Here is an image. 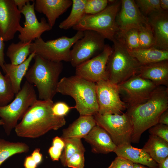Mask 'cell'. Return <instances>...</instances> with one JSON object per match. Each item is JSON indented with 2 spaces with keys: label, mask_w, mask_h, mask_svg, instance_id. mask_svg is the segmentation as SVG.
Masks as SVG:
<instances>
[{
  "label": "cell",
  "mask_w": 168,
  "mask_h": 168,
  "mask_svg": "<svg viewBox=\"0 0 168 168\" xmlns=\"http://www.w3.org/2000/svg\"><path fill=\"white\" fill-rule=\"evenodd\" d=\"M142 149L157 164L168 157V142L157 136L150 135Z\"/></svg>",
  "instance_id": "24"
},
{
  "label": "cell",
  "mask_w": 168,
  "mask_h": 168,
  "mask_svg": "<svg viewBox=\"0 0 168 168\" xmlns=\"http://www.w3.org/2000/svg\"><path fill=\"white\" fill-rule=\"evenodd\" d=\"M128 51L141 65L168 60V50L152 47Z\"/></svg>",
  "instance_id": "25"
},
{
  "label": "cell",
  "mask_w": 168,
  "mask_h": 168,
  "mask_svg": "<svg viewBox=\"0 0 168 168\" xmlns=\"http://www.w3.org/2000/svg\"><path fill=\"white\" fill-rule=\"evenodd\" d=\"M157 86H168V60L142 65L137 74Z\"/></svg>",
  "instance_id": "20"
},
{
  "label": "cell",
  "mask_w": 168,
  "mask_h": 168,
  "mask_svg": "<svg viewBox=\"0 0 168 168\" xmlns=\"http://www.w3.org/2000/svg\"><path fill=\"white\" fill-rule=\"evenodd\" d=\"M34 59V64L25 76L26 81L36 87L40 100H52L57 93L62 63L49 61L37 54Z\"/></svg>",
  "instance_id": "3"
},
{
  "label": "cell",
  "mask_w": 168,
  "mask_h": 168,
  "mask_svg": "<svg viewBox=\"0 0 168 168\" xmlns=\"http://www.w3.org/2000/svg\"><path fill=\"white\" fill-rule=\"evenodd\" d=\"M83 35V31L79 30L72 37L63 36L46 41L41 37L31 42L30 53L35 52L36 54L53 62H70L71 48Z\"/></svg>",
  "instance_id": "8"
},
{
  "label": "cell",
  "mask_w": 168,
  "mask_h": 168,
  "mask_svg": "<svg viewBox=\"0 0 168 168\" xmlns=\"http://www.w3.org/2000/svg\"><path fill=\"white\" fill-rule=\"evenodd\" d=\"M150 135L160 137L168 142V125L158 123L149 129Z\"/></svg>",
  "instance_id": "36"
},
{
  "label": "cell",
  "mask_w": 168,
  "mask_h": 168,
  "mask_svg": "<svg viewBox=\"0 0 168 168\" xmlns=\"http://www.w3.org/2000/svg\"><path fill=\"white\" fill-rule=\"evenodd\" d=\"M134 168H152L139 164L134 163Z\"/></svg>",
  "instance_id": "48"
},
{
  "label": "cell",
  "mask_w": 168,
  "mask_h": 168,
  "mask_svg": "<svg viewBox=\"0 0 168 168\" xmlns=\"http://www.w3.org/2000/svg\"><path fill=\"white\" fill-rule=\"evenodd\" d=\"M113 48L105 44L99 54L76 68L75 75L95 82L108 80L107 65Z\"/></svg>",
  "instance_id": "13"
},
{
  "label": "cell",
  "mask_w": 168,
  "mask_h": 168,
  "mask_svg": "<svg viewBox=\"0 0 168 168\" xmlns=\"http://www.w3.org/2000/svg\"><path fill=\"white\" fill-rule=\"evenodd\" d=\"M96 83L98 113L102 115L123 113L127 106L121 99L118 85L108 80H101Z\"/></svg>",
  "instance_id": "12"
},
{
  "label": "cell",
  "mask_w": 168,
  "mask_h": 168,
  "mask_svg": "<svg viewBox=\"0 0 168 168\" xmlns=\"http://www.w3.org/2000/svg\"><path fill=\"white\" fill-rule=\"evenodd\" d=\"M29 150V147L25 143L10 142L0 138V166L12 156L17 154L26 153Z\"/></svg>",
  "instance_id": "28"
},
{
  "label": "cell",
  "mask_w": 168,
  "mask_h": 168,
  "mask_svg": "<svg viewBox=\"0 0 168 168\" xmlns=\"http://www.w3.org/2000/svg\"><path fill=\"white\" fill-rule=\"evenodd\" d=\"M93 116L96 124L106 131L117 147L131 144L133 125L126 112L104 115L97 113Z\"/></svg>",
  "instance_id": "9"
},
{
  "label": "cell",
  "mask_w": 168,
  "mask_h": 168,
  "mask_svg": "<svg viewBox=\"0 0 168 168\" xmlns=\"http://www.w3.org/2000/svg\"><path fill=\"white\" fill-rule=\"evenodd\" d=\"M62 138L64 146L60 159L62 165L64 167H66L67 161L71 156L78 152H85L86 149L81 139Z\"/></svg>",
  "instance_id": "29"
},
{
  "label": "cell",
  "mask_w": 168,
  "mask_h": 168,
  "mask_svg": "<svg viewBox=\"0 0 168 168\" xmlns=\"http://www.w3.org/2000/svg\"><path fill=\"white\" fill-rule=\"evenodd\" d=\"M14 92L11 81L6 75L3 76L0 71V106H4L14 99Z\"/></svg>",
  "instance_id": "30"
},
{
  "label": "cell",
  "mask_w": 168,
  "mask_h": 168,
  "mask_svg": "<svg viewBox=\"0 0 168 168\" xmlns=\"http://www.w3.org/2000/svg\"><path fill=\"white\" fill-rule=\"evenodd\" d=\"M3 122H2V120L0 119V125H3Z\"/></svg>",
  "instance_id": "49"
},
{
  "label": "cell",
  "mask_w": 168,
  "mask_h": 168,
  "mask_svg": "<svg viewBox=\"0 0 168 168\" xmlns=\"http://www.w3.org/2000/svg\"><path fill=\"white\" fill-rule=\"evenodd\" d=\"M30 1L20 11L24 16L25 22L24 27H22L19 31L18 38L20 41L24 42H32L40 38L44 32L52 28L45 18H41L40 22L38 21L35 12V1L32 4Z\"/></svg>",
  "instance_id": "15"
},
{
  "label": "cell",
  "mask_w": 168,
  "mask_h": 168,
  "mask_svg": "<svg viewBox=\"0 0 168 168\" xmlns=\"http://www.w3.org/2000/svg\"><path fill=\"white\" fill-rule=\"evenodd\" d=\"M83 34V37L75 42L71 50L69 62L74 67L99 54L105 44V39L96 32L86 30Z\"/></svg>",
  "instance_id": "10"
},
{
  "label": "cell",
  "mask_w": 168,
  "mask_h": 168,
  "mask_svg": "<svg viewBox=\"0 0 168 168\" xmlns=\"http://www.w3.org/2000/svg\"><path fill=\"white\" fill-rule=\"evenodd\" d=\"M135 2L142 13L147 17L151 14L163 11L160 5V0H137Z\"/></svg>",
  "instance_id": "33"
},
{
  "label": "cell",
  "mask_w": 168,
  "mask_h": 168,
  "mask_svg": "<svg viewBox=\"0 0 168 168\" xmlns=\"http://www.w3.org/2000/svg\"><path fill=\"white\" fill-rule=\"evenodd\" d=\"M157 168H168V157L161 162L158 163Z\"/></svg>",
  "instance_id": "47"
},
{
  "label": "cell",
  "mask_w": 168,
  "mask_h": 168,
  "mask_svg": "<svg viewBox=\"0 0 168 168\" xmlns=\"http://www.w3.org/2000/svg\"><path fill=\"white\" fill-rule=\"evenodd\" d=\"M63 151L58 147L52 146L49 148L48 153L52 161H58L60 159Z\"/></svg>",
  "instance_id": "39"
},
{
  "label": "cell",
  "mask_w": 168,
  "mask_h": 168,
  "mask_svg": "<svg viewBox=\"0 0 168 168\" xmlns=\"http://www.w3.org/2000/svg\"><path fill=\"white\" fill-rule=\"evenodd\" d=\"M52 144V146L63 150L64 143L61 137H60L57 136L54 138L53 139Z\"/></svg>",
  "instance_id": "43"
},
{
  "label": "cell",
  "mask_w": 168,
  "mask_h": 168,
  "mask_svg": "<svg viewBox=\"0 0 168 168\" xmlns=\"http://www.w3.org/2000/svg\"><path fill=\"white\" fill-rule=\"evenodd\" d=\"M115 22L118 29L116 35H121L132 29H139L148 23L147 17L141 12L134 0H122Z\"/></svg>",
  "instance_id": "14"
},
{
  "label": "cell",
  "mask_w": 168,
  "mask_h": 168,
  "mask_svg": "<svg viewBox=\"0 0 168 168\" xmlns=\"http://www.w3.org/2000/svg\"><path fill=\"white\" fill-rule=\"evenodd\" d=\"M21 14L14 0H0V35L4 41L13 39L22 27Z\"/></svg>",
  "instance_id": "16"
},
{
  "label": "cell",
  "mask_w": 168,
  "mask_h": 168,
  "mask_svg": "<svg viewBox=\"0 0 168 168\" xmlns=\"http://www.w3.org/2000/svg\"><path fill=\"white\" fill-rule=\"evenodd\" d=\"M154 38L153 47L168 51V14L162 11L147 16Z\"/></svg>",
  "instance_id": "17"
},
{
  "label": "cell",
  "mask_w": 168,
  "mask_h": 168,
  "mask_svg": "<svg viewBox=\"0 0 168 168\" xmlns=\"http://www.w3.org/2000/svg\"><path fill=\"white\" fill-rule=\"evenodd\" d=\"M31 42L20 41L16 43H12L9 46L6 54L11 64L18 65L27 59L31 54L30 49Z\"/></svg>",
  "instance_id": "26"
},
{
  "label": "cell",
  "mask_w": 168,
  "mask_h": 168,
  "mask_svg": "<svg viewBox=\"0 0 168 168\" xmlns=\"http://www.w3.org/2000/svg\"><path fill=\"white\" fill-rule=\"evenodd\" d=\"M108 2L109 5L103 10L95 14H86L72 28L77 31H94L112 41L119 31L115 18L120 8L121 1Z\"/></svg>",
  "instance_id": "6"
},
{
  "label": "cell",
  "mask_w": 168,
  "mask_h": 168,
  "mask_svg": "<svg viewBox=\"0 0 168 168\" xmlns=\"http://www.w3.org/2000/svg\"><path fill=\"white\" fill-rule=\"evenodd\" d=\"M74 107H70L65 103L59 101L54 103L52 110L54 114L59 117H64Z\"/></svg>",
  "instance_id": "37"
},
{
  "label": "cell",
  "mask_w": 168,
  "mask_h": 168,
  "mask_svg": "<svg viewBox=\"0 0 168 168\" xmlns=\"http://www.w3.org/2000/svg\"><path fill=\"white\" fill-rule=\"evenodd\" d=\"M84 153L80 152L73 155L68 160L66 167L71 168H84L85 162Z\"/></svg>",
  "instance_id": "35"
},
{
  "label": "cell",
  "mask_w": 168,
  "mask_h": 168,
  "mask_svg": "<svg viewBox=\"0 0 168 168\" xmlns=\"http://www.w3.org/2000/svg\"><path fill=\"white\" fill-rule=\"evenodd\" d=\"M72 8L68 16L61 22L59 27L68 30L77 24L86 15L85 5L86 0H72Z\"/></svg>",
  "instance_id": "27"
},
{
  "label": "cell",
  "mask_w": 168,
  "mask_h": 168,
  "mask_svg": "<svg viewBox=\"0 0 168 168\" xmlns=\"http://www.w3.org/2000/svg\"><path fill=\"white\" fill-rule=\"evenodd\" d=\"M109 4L107 0H86L85 5L86 14L93 15L105 9Z\"/></svg>",
  "instance_id": "34"
},
{
  "label": "cell",
  "mask_w": 168,
  "mask_h": 168,
  "mask_svg": "<svg viewBox=\"0 0 168 168\" xmlns=\"http://www.w3.org/2000/svg\"><path fill=\"white\" fill-rule=\"evenodd\" d=\"M107 65L108 80L118 85L137 74L141 65L129 52L123 40L116 35Z\"/></svg>",
  "instance_id": "5"
},
{
  "label": "cell",
  "mask_w": 168,
  "mask_h": 168,
  "mask_svg": "<svg viewBox=\"0 0 168 168\" xmlns=\"http://www.w3.org/2000/svg\"><path fill=\"white\" fill-rule=\"evenodd\" d=\"M37 165L31 156L26 157L24 163L25 168H36Z\"/></svg>",
  "instance_id": "42"
},
{
  "label": "cell",
  "mask_w": 168,
  "mask_h": 168,
  "mask_svg": "<svg viewBox=\"0 0 168 168\" xmlns=\"http://www.w3.org/2000/svg\"><path fill=\"white\" fill-rule=\"evenodd\" d=\"M160 7L161 9L165 11H167L168 9V0H160Z\"/></svg>",
  "instance_id": "46"
},
{
  "label": "cell",
  "mask_w": 168,
  "mask_h": 168,
  "mask_svg": "<svg viewBox=\"0 0 168 168\" xmlns=\"http://www.w3.org/2000/svg\"><path fill=\"white\" fill-rule=\"evenodd\" d=\"M134 165L130 160L117 156L107 168H134Z\"/></svg>",
  "instance_id": "38"
},
{
  "label": "cell",
  "mask_w": 168,
  "mask_h": 168,
  "mask_svg": "<svg viewBox=\"0 0 168 168\" xmlns=\"http://www.w3.org/2000/svg\"><path fill=\"white\" fill-rule=\"evenodd\" d=\"M117 85L121 99L127 108L145 102L157 86L137 74Z\"/></svg>",
  "instance_id": "11"
},
{
  "label": "cell",
  "mask_w": 168,
  "mask_h": 168,
  "mask_svg": "<svg viewBox=\"0 0 168 168\" xmlns=\"http://www.w3.org/2000/svg\"><path fill=\"white\" fill-rule=\"evenodd\" d=\"M139 42V49L153 47L155 44L154 38L149 23L138 29Z\"/></svg>",
  "instance_id": "31"
},
{
  "label": "cell",
  "mask_w": 168,
  "mask_h": 168,
  "mask_svg": "<svg viewBox=\"0 0 168 168\" xmlns=\"http://www.w3.org/2000/svg\"><path fill=\"white\" fill-rule=\"evenodd\" d=\"M114 152L117 156L127 159L134 163L157 168L158 164L142 148L134 147L131 144L117 147Z\"/></svg>",
  "instance_id": "21"
},
{
  "label": "cell",
  "mask_w": 168,
  "mask_h": 168,
  "mask_svg": "<svg viewBox=\"0 0 168 168\" xmlns=\"http://www.w3.org/2000/svg\"><path fill=\"white\" fill-rule=\"evenodd\" d=\"M83 138L90 145L92 152L95 154L114 152L117 147L106 131L97 125Z\"/></svg>",
  "instance_id": "18"
},
{
  "label": "cell",
  "mask_w": 168,
  "mask_h": 168,
  "mask_svg": "<svg viewBox=\"0 0 168 168\" xmlns=\"http://www.w3.org/2000/svg\"><path fill=\"white\" fill-rule=\"evenodd\" d=\"M71 0H36L35 10L45 15L48 23L52 27L59 17L72 5Z\"/></svg>",
  "instance_id": "19"
},
{
  "label": "cell",
  "mask_w": 168,
  "mask_h": 168,
  "mask_svg": "<svg viewBox=\"0 0 168 168\" xmlns=\"http://www.w3.org/2000/svg\"><path fill=\"white\" fill-rule=\"evenodd\" d=\"M93 115H80L63 130V138H84L96 125Z\"/></svg>",
  "instance_id": "22"
},
{
  "label": "cell",
  "mask_w": 168,
  "mask_h": 168,
  "mask_svg": "<svg viewBox=\"0 0 168 168\" xmlns=\"http://www.w3.org/2000/svg\"><path fill=\"white\" fill-rule=\"evenodd\" d=\"M168 109V87L158 86L145 102L127 108L133 125L131 142H139L142 134L158 123L161 114Z\"/></svg>",
  "instance_id": "2"
},
{
  "label": "cell",
  "mask_w": 168,
  "mask_h": 168,
  "mask_svg": "<svg viewBox=\"0 0 168 168\" xmlns=\"http://www.w3.org/2000/svg\"><path fill=\"white\" fill-rule=\"evenodd\" d=\"M31 0H14L16 5L19 11L22 10L27 3Z\"/></svg>",
  "instance_id": "45"
},
{
  "label": "cell",
  "mask_w": 168,
  "mask_h": 168,
  "mask_svg": "<svg viewBox=\"0 0 168 168\" xmlns=\"http://www.w3.org/2000/svg\"><path fill=\"white\" fill-rule=\"evenodd\" d=\"M37 100L33 85L25 81L15 98L7 105L0 106V118L5 132L9 135L28 110Z\"/></svg>",
  "instance_id": "7"
},
{
  "label": "cell",
  "mask_w": 168,
  "mask_h": 168,
  "mask_svg": "<svg viewBox=\"0 0 168 168\" xmlns=\"http://www.w3.org/2000/svg\"><path fill=\"white\" fill-rule=\"evenodd\" d=\"M4 41L0 35V67L4 72Z\"/></svg>",
  "instance_id": "40"
},
{
  "label": "cell",
  "mask_w": 168,
  "mask_h": 168,
  "mask_svg": "<svg viewBox=\"0 0 168 168\" xmlns=\"http://www.w3.org/2000/svg\"><path fill=\"white\" fill-rule=\"evenodd\" d=\"M116 35L122 39L129 50L139 48L138 29H131L127 31L121 35Z\"/></svg>",
  "instance_id": "32"
},
{
  "label": "cell",
  "mask_w": 168,
  "mask_h": 168,
  "mask_svg": "<svg viewBox=\"0 0 168 168\" xmlns=\"http://www.w3.org/2000/svg\"><path fill=\"white\" fill-rule=\"evenodd\" d=\"M40 151V148H36L34 150L31 155L38 165L41 162L42 160V155Z\"/></svg>",
  "instance_id": "41"
},
{
  "label": "cell",
  "mask_w": 168,
  "mask_h": 168,
  "mask_svg": "<svg viewBox=\"0 0 168 168\" xmlns=\"http://www.w3.org/2000/svg\"><path fill=\"white\" fill-rule=\"evenodd\" d=\"M35 55V52L31 53L24 62L18 65L5 63L4 73L10 79L15 94L21 90L22 80L25 77L30 64Z\"/></svg>",
  "instance_id": "23"
},
{
  "label": "cell",
  "mask_w": 168,
  "mask_h": 168,
  "mask_svg": "<svg viewBox=\"0 0 168 168\" xmlns=\"http://www.w3.org/2000/svg\"><path fill=\"white\" fill-rule=\"evenodd\" d=\"M53 100L38 99L27 110L15 128L19 137L35 138L51 130H57L66 123L64 117L54 115Z\"/></svg>",
  "instance_id": "1"
},
{
  "label": "cell",
  "mask_w": 168,
  "mask_h": 168,
  "mask_svg": "<svg viewBox=\"0 0 168 168\" xmlns=\"http://www.w3.org/2000/svg\"><path fill=\"white\" fill-rule=\"evenodd\" d=\"M158 123L168 125V109L161 114L160 116Z\"/></svg>",
  "instance_id": "44"
},
{
  "label": "cell",
  "mask_w": 168,
  "mask_h": 168,
  "mask_svg": "<svg viewBox=\"0 0 168 168\" xmlns=\"http://www.w3.org/2000/svg\"><path fill=\"white\" fill-rule=\"evenodd\" d=\"M57 92L71 96L80 115H93L98 113L96 83L76 75L64 77L58 82Z\"/></svg>",
  "instance_id": "4"
}]
</instances>
